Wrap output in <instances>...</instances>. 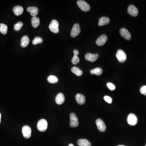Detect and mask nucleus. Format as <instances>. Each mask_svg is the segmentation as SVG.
I'll return each mask as SVG.
<instances>
[{
	"instance_id": "1",
	"label": "nucleus",
	"mask_w": 146,
	"mask_h": 146,
	"mask_svg": "<svg viewBox=\"0 0 146 146\" xmlns=\"http://www.w3.org/2000/svg\"><path fill=\"white\" fill-rule=\"evenodd\" d=\"M77 3L81 10L83 12H87L90 10L91 7L89 4L84 1L79 0L77 1Z\"/></svg>"
},
{
	"instance_id": "2",
	"label": "nucleus",
	"mask_w": 146,
	"mask_h": 146,
	"mask_svg": "<svg viewBox=\"0 0 146 146\" xmlns=\"http://www.w3.org/2000/svg\"><path fill=\"white\" fill-rule=\"evenodd\" d=\"M37 127L38 129L40 132H45L48 127V122L45 119H41L38 122Z\"/></svg>"
},
{
	"instance_id": "3",
	"label": "nucleus",
	"mask_w": 146,
	"mask_h": 146,
	"mask_svg": "<svg viewBox=\"0 0 146 146\" xmlns=\"http://www.w3.org/2000/svg\"><path fill=\"white\" fill-rule=\"evenodd\" d=\"M59 23L57 20H53L51 21L49 28L52 32L58 33L59 32Z\"/></svg>"
},
{
	"instance_id": "4",
	"label": "nucleus",
	"mask_w": 146,
	"mask_h": 146,
	"mask_svg": "<svg viewBox=\"0 0 146 146\" xmlns=\"http://www.w3.org/2000/svg\"><path fill=\"white\" fill-rule=\"evenodd\" d=\"M116 57L120 63H123L126 61L127 59L126 54L123 50H118L116 54Z\"/></svg>"
},
{
	"instance_id": "5",
	"label": "nucleus",
	"mask_w": 146,
	"mask_h": 146,
	"mask_svg": "<svg viewBox=\"0 0 146 146\" xmlns=\"http://www.w3.org/2000/svg\"><path fill=\"white\" fill-rule=\"evenodd\" d=\"M70 126L71 127H75L78 126V118L75 113H72L70 115Z\"/></svg>"
},
{
	"instance_id": "6",
	"label": "nucleus",
	"mask_w": 146,
	"mask_h": 146,
	"mask_svg": "<svg viewBox=\"0 0 146 146\" xmlns=\"http://www.w3.org/2000/svg\"><path fill=\"white\" fill-rule=\"evenodd\" d=\"M127 121L128 124L130 126H134L137 124L138 118L135 114L131 113L128 116Z\"/></svg>"
},
{
	"instance_id": "7",
	"label": "nucleus",
	"mask_w": 146,
	"mask_h": 146,
	"mask_svg": "<svg viewBox=\"0 0 146 146\" xmlns=\"http://www.w3.org/2000/svg\"><path fill=\"white\" fill-rule=\"evenodd\" d=\"M80 25L76 23L74 24L71 32V36L72 37H75L79 35L80 33Z\"/></svg>"
},
{
	"instance_id": "8",
	"label": "nucleus",
	"mask_w": 146,
	"mask_h": 146,
	"mask_svg": "<svg viewBox=\"0 0 146 146\" xmlns=\"http://www.w3.org/2000/svg\"><path fill=\"white\" fill-rule=\"evenodd\" d=\"M31 129L28 126H24L22 129V132L24 137L26 138H29L31 136Z\"/></svg>"
},
{
	"instance_id": "9",
	"label": "nucleus",
	"mask_w": 146,
	"mask_h": 146,
	"mask_svg": "<svg viewBox=\"0 0 146 146\" xmlns=\"http://www.w3.org/2000/svg\"><path fill=\"white\" fill-rule=\"evenodd\" d=\"M96 124L99 130L101 132H105L106 129V125L102 119L98 118L96 120Z\"/></svg>"
},
{
	"instance_id": "10",
	"label": "nucleus",
	"mask_w": 146,
	"mask_h": 146,
	"mask_svg": "<svg viewBox=\"0 0 146 146\" xmlns=\"http://www.w3.org/2000/svg\"><path fill=\"white\" fill-rule=\"evenodd\" d=\"M127 12L128 14L133 17H136L138 15V9H137V8L133 5H130L129 6L127 9Z\"/></svg>"
},
{
	"instance_id": "11",
	"label": "nucleus",
	"mask_w": 146,
	"mask_h": 146,
	"mask_svg": "<svg viewBox=\"0 0 146 146\" xmlns=\"http://www.w3.org/2000/svg\"><path fill=\"white\" fill-rule=\"evenodd\" d=\"M98 57L99 55L98 54H93L88 53L85 55V58L86 61L91 62H94L98 59Z\"/></svg>"
},
{
	"instance_id": "12",
	"label": "nucleus",
	"mask_w": 146,
	"mask_h": 146,
	"mask_svg": "<svg viewBox=\"0 0 146 146\" xmlns=\"http://www.w3.org/2000/svg\"><path fill=\"white\" fill-rule=\"evenodd\" d=\"M108 40V37L106 35H102L100 36L96 40V43L99 46L104 45Z\"/></svg>"
},
{
	"instance_id": "13",
	"label": "nucleus",
	"mask_w": 146,
	"mask_h": 146,
	"mask_svg": "<svg viewBox=\"0 0 146 146\" xmlns=\"http://www.w3.org/2000/svg\"><path fill=\"white\" fill-rule=\"evenodd\" d=\"M120 33L122 37L126 39L127 40H131V35L129 31L125 28H122L121 29L120 31Z\"/></svg>"
},
{
	"instance_id": "14",
	"label": "nucleus",
	"mask_w": 146,
	"mask_h": 146,
	"mask_svg": "<svg viewBox=\"0 0 146 146\" xmlns=\"http://www.w3.org/2000/svg\"><path fill=\"white\" fill-rule=\"evenodd\" d=\"M55 101L58 105L63 104L65 101V97L63 94L61 93H58L56 97Z\"/></svg>"
},
{
	"instance_id": "15",
	"label": "nucleus",
	"mask_w": 146,
	"mask_h": 146,
	"mask_svg": "<svg viewBox=\"0 0 146 146\" xmlns=\"http://www.w3.org/2000/svg\"><path fill=\"white\" fill-rule=\"evenodd\" d=\"M75 100L77 103L80 105L84 104L86 101L85 96L80 93H78L75 95Z\"/></svg>"
},
{
	"instance_id": "16",
	"label": "nucleus",
	"mask_w": 146,
	"mask_h": 146,
	"mask_svg": "<svg viewBox=\"0 0 146 146\" xmlns=\"http://www.w3.org/2000/svg\"><path fill=\"white\" fill-rule=\"evenodd\" d=\"M110 22V20L108 17H101L99 19L98 22V25L100 26H102L104 25L109 24Z\"/></svg>"
},
{
	"instance_id": "17",
	"label": "nucleus",
	"mask_w": 146,
	"mask_h": 146,
	"mask_svg": "<svg viewBox=\"0 0 146 146\" xmlns=\"http://www.w3.org/2000/svg\"><path fill=\"white\" fill-rule=\"evenodd\" d=\"M27 11L30 12L31 15L33 17L36 16L38 13V9L36 7H28Z\"/></svg>"
},
{
	"instance_id": "18",
	"label": "nucleus",
	"mask_w": 146,
	"mask_h": 146,
	"mask_svg": "<svg viewBox=\"0 0 146 146\" xmlns=\"http://www.w3.org/2000/svg\"><path fill=\"white\" fill-rule=\"evenodd\" d=\"M30 40L29 37L26 35L23 36L21 41V46L23 48L26 47L29 43Z\"/></svg>"
},
{
	"instance_id": "19",
	"label": "nucleus",
	"mask_w": 146,
	"mask_h": 146,
	"mask_svg": "<svg viewBox=\"0 0 146 146\" xmlns=\"http://www.w3.org/2000/svg\"><path fill=\"white\" fill-rule=\"evenodd\" d=\"M77 144L79 146H91V143L85 139H79L77 142Z\"/></svg>"
},
{
	"instance_id": "20",
	"label": "nucleus",
	"mask_w": 146,
	"mask_h": 146,
	"mask_svg": "<svg viewBox=\"0 0 146 146\" xmlns=\"http://www.w3.org/2000/svg\"><path fill=\"white\" fill-rule=\"evenodd\" d=\"M23 8L21 6H16L13 8V12L15 15L18 16L22 14L23 12Z\"/></svg>"
},
{
	"instance_id": "21",
	"label": "nucleus",
	"mask_w": 146,
	"mask_h": 146,
	"mask_svg": "<svg viewBox=\"0 0 146 146\" xmlns=\"http://www.w3.org/2000/svg\"><path fill=\"white\" fill-rule=\"evenodd\" d=\"M31 23L32 25L34 28H37L40 25V18L36 17V16L33 17L32 18Z\"/></svg>"
},
{
	"instance_id": "22",
	"label": "nucleus",
	"mask_w": 146,
	"mask_h": 146,
	"mask_svg": "<svg viewBox=\"0 0 146 146\" xmlns=\"http://www.w3.org/2000/svg\"><path fill=\"white\" fill-rule=\"evenodd\" d=\"M71 71L73 73L78 76H81L83 74V71L77 67H73L71 69Z\"/></svg>"
},
{
	"instance_id": "23",
	"label": "nucleus",
	"mask_w": 146,
	"mask_h": 146,
	"mask_svg": "<svg viewBox=\"0 0 146 146\" xmlns=\"http://www.w3.org/2000/svg\"><path fill=\"white\" fill-rule=\"evenodd\" d=\"M90 73L91 74H95L97 75H100L102 74L103 73V70L101 68L97 67L94 69H91L90 71Z\"/></svg>"
},
{
	"instance_id": "24",
	"label": "nucleus",
	"mask_w": 146,
	"mask_h": 146,
	"mask_svg": "<svg viewBox=\"0 0 146 146\" xmlns=\"http://www.w3.org/2000/svg\"><path fill=\"white\" fill-rule=\"evenodd\" d=\"M48 81L50 83L54 84L58 83V80L57 77L55 75H50L48 77Z\"/></svg>"
},
{
	"instance_id": "25",
	"label": "nucleus",
	"mask_w": 146,
	"mask_h": 146,
	"mask_svg": "<svg viewBox=\"0 0 146 146\" xmlns=\"http://www.w3.org/2000/svg\"><path fill=\"white\" fill-rule=\"evenodd\" d=\"M8 27L6 24H0V32L4 35L7 33Z\"/></svg>"
},
{
	"instance_id": "26",
	"label": "nucleus",
	"mask_w": 146,
	"mask_h": 146,
	"mask_svg": "<svg viewBox=\"0 0 146 146\" xmlns=\"http://www.w3.org/2000/svg\"><path fill=\"white\" fill-rule=\"evenodd\" d=\"M23 24L22 22H18V23L15 24L14 26V29L16 31H20L21 29L23 27Z\"/></svg>"
},
{
	"instance_id": "27",
	"label": "nucleus",
	"mask_w": 146,
	"mask_h": 146,
	"mask_svg": "<svg viewBox=\"0 0 146 146\" xmlns=\"http://www.w3.org/2000/svg\"><path fill=\"white\" fill-rule=\"evenodd\" d=\"M43 41V40L41 38L39 37H36L33 41V45H36L38 44L41 43Z\"/></svg>"
},
{
	"instance_id": "28",
	"label": "nucleus",
	"mask_w": 146,
	"mask_h": 146,
	"mask_svg": "<svg viewBox=\"0 0 146 146\" xmlns=\"http://www.w3.org/2000/svg\"><path fill=\"white\" fill-rule=\"evenodd\" d=\"M80 62V58L78 56L74 55L72 60V62L74 65H76Z\"/></svg>"
},
{
	"instance_id": "29",
	"label": "nucleus",
	"mask_w": 146,
	"mask_h": 146,
	"mask_svg": "<svg viewBox=\"0 0 146 146\" xmlns=\"http://www.w3.org/2000/svg\"><path fill=\"white\" fill-rule=\"evenodd\" d=\"M107 86L110 91H114L116 89L115 84L111 83H109L107 84Z\"/></svg>"
},
{
	"instance_id": "30",
	"label": "nucleus",
	"mask_w": 146,
	"mask_h": 146,
	"mask_svg": "<svg viewBox=\"0 0 146 146\" xmlns=\"http://www.w3.org/2000/svg\"><path fill=\"white\" fill-rule=\"evenodd\" d=\"M104 100L105 101H106L109 104H111L112 103V100L111 97L109 96H105L104 97Z\"/></svg>"
},
{
	"instance_id": "31",
	"label": "nucleus",
	"mask_w": 146,
	"mask_h": 146,
	"mask_svg": "<svg viewBox=\"0 0 146 146\" xmlns=\"http://www.w3.org/2000/svg\"><path fill=\"white\" fill-rule=\"evenodd\" d=\"M140 92L143 95L146 96V86H142L140 89Z\"/></svg>"
},
{
	"instance_id": "32",
	"label": "nucleus",
	"mask_w": 146,
	"mask_h": 146,
	"mask_svg": "<svg viewBox=\"0 0 146 146\" xmlns=\"http://www.w3.org/2000/svg\"><path fill=\"white\" fill-rule=\"evenodd\" d=\"M74 55L78 56L79 55V51L77 50H74Z\"/></svg>"
},
{
	"instance_id": "33",
	"label": "nucleus",
	"mask_w": 146,
	"mask_h": 146,
	"mask_svg": "<svg viewBox=\"0 0 146 146\" xmlns=\"http://www.w3.org/2000/svg\"><path fill=\"white\" fill-rule=\"evenodd\" d=\"M69 146H74V144H69Z\"/></svg>"
},
{
	"instance_id": "34",
	"label": "nucleus",
	"mask_w": 146,
	"mask_h": 146,
	"mask_svg": "<svg viewBox=\"0 0 146 146\" xmlns=\"http://www.w3.org/2000/svg\"><path fill=\"white\" fill-rule=\"evenodd\" d=\"M1 113H0V123H1Z\"/></svg>"
},
{
	"instance_id": "35",
	"label": "nucleus",
	"mask_w": 146,
	"mask_h": 146,
	"mask_svg": "<svg viewBox=\"0 0 146 146\" xmlns=\"http://www.w3.org/2000/svg\"><path fill=\"white\" fill-rule=\"evenodd\" d=\"M125 146V145H118V146Z\"/></svg>"
},
{
	"instance_id": "36",
	"label": "nucleus",
	"mask_w": 146,
	"mask_h": 146,
	"mask_svg": "<svg viewBox=\"0 0 146 146\" xmlns=\"http://www.w3.org/2000/svg\"><path fill=\"white\" fill-rule=\"evenodd\" d=\"M145 146H146V145H145Z\"/></svg>"
}]
</instances>
